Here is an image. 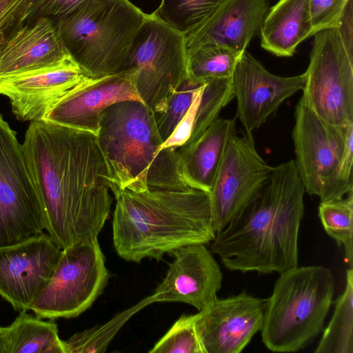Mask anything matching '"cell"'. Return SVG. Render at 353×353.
I'll list each match as a JSON object with an SVG mask.
<instances>
[{
  "mask_svg": "<svg viewBox=\"0 0 353 353\" xmlns=\"http://www.w3.org/2000/svg\"><path fill=\"white\" fill-rule=\"evenodd\" d=\"M23 149L44 205L46 230L61 250L97 238L112 203L97 135L31 121Z\"/></svg>",
  "mask_w": 353,
  "mask_h": 353,
  "instance_id": "6da1fadb",
  "label": "cell"
},
{
  "mask_svg": "<svg viewBox=\"0 0 353 353\" xmlns=\"http://www.w3.org/2000/svg\"><path fill=\"white\" fill-rule=\"evenodd\" d=\"M305 189L294 160L273 167L259 193L210 245L232 271L281 273L298 265Z\"/></svg>",
  "mask_w": 353,
  "mask_h": 353,
  "instance_id": "7a4b0ae2",
  "label": "cell"
},
{
  "mask_svg": "<svg viewBox=\"0 0 353 353\" xmlns=\"http://www.w3.org/2000/svg\"><path fill=\"white\" fill-rule=\"evenodd\" d=\"M110 190L115 199L113 244L125 261H159L176 249L207 244L215 237L209 192L192 188L142 192L114 187Z\"/></svg>",
  "mask_w": 353,
  "mask_h": 353,
  "instance_id": "3957f363",
  "label": "cell"
},
{
  "mask_svg": "<svg viewBox=\"0 0 353 353\" xmlns=\"http://www.w3.org/2000/svg\"><path fill=\"white\" fill-rule=\"evenodd\" d=\"M97 138L110 188L135 192L190 188L182 177L176 148L161 150L163 142L153 112L142 101H121L107 108Z\"/></svg>",
  "mask_w": 353,
  "mask_h": 353,
  "instance_id": "277c9868",
  "label": "cell"
},
{
  "mask_svg": "<svg viewBox=\"0 0 353 353\" xmlns=\"http://www.w3.org/2000/svg\"><path fill=\"white\" fill-rule=\"evenodd\" d=\"M335 280L322 265L296 266L280 273L266 299L262 341L276 352L305 348L324 329Z\"/></svg>",
  "mask_w": 353,
  "mask_h": 353,
  "instance_id": "5b68a950",
  "label": "cell"
},
{
  "mask_svg": "<svg viewBox=\"0 0 353 353\" xmlns=\"http://www.w3.org/2000/svg\"><path fill=\"white\" fill-rule=\"evenodd\" d=\"M145 16L129 0H90L54 21L72 59L99 78L121 72Z\"/></svg>",
  "mask_w": 353,
  "mask_h": 353,
  "instance_id": "8992f818",
  "label": "cell"
},
{
  "mask_svg": "<svg viewBox=\"0 0 353 353\" xmlns=\"http://www.w3.org/2000/svg\"><path fill=\"white\" fill-rule=\"evenodd\" d=\"M131 70L138 94L154 114L188 78L185 35L154 12L146 16L128 49L121 72Z\"/></svg>",
  "mask_w": 353,
  "mask_h": 353,
  "instance_id": "52a82bcc",
  "label": "cell"
},
{
  "mask_svg": "<svg viewBox=\"0 0 353 353\" xmlns=\"http://www.w3.org/2000/svg\"><path fill=\"white\" fill-rule=\"evenodd\" d=\"M105 259L97 238L61 250L50 281L29 310L41 319L53 320L84 312L108 283Z\"/></svg>",
  "mask_w": 353,
  "mask_h": 353,
  "instance_id": "ba28073f",
  "label": "cell"
},
{
  "mask_svg": "<svg viewBox=\"0 0 353 353\" xmlns=\"http://www.w3.org/2000/svg\"><path fill=\"white\" fill-rule=\"evenodd\" d=\"M44 205L22 144L0 114V247L46 228Z\"/></svg>",
  "mask_w": 353,
  "mask_h": 353,
  "instance_id": "9c48e42d",
  "label": "cell"
},
{
  "mask_svg": "<svg viewBox=\"0 0 353 353\" xmlns=\"http://www.w3.org/2000/svg\"><path fill=\"white\" fill-rule=\"evenodd\" d=\"M305 75L303 98L321 119L335 125L353 123V57L336 28L316 32Z\"/></svg>",
  "mask_w": 353,
  "mask_h": 353,
  "instance_id": "30bf717a",
  "label": "cell"
},
{
  "mask_svg": "<svg viewBox=\"0 0 353 353\" xmlns=\"http://www.w3.org/2000/svg\"><path fill=\"white\" fill-rule=\"evenodd\" d=\"M294 119V161L305 192L319 196L321 202L331 201L336 172L353 123L335 125L323 121L302 96L296 105Z\"/></svg>",
  "mask_w": 353,
  "mask_h": 353,
  "instance_id": "8fae6325",
  "label": "cell"
},
{
  "mask_svg": "<svg viewBox=\"0 0 353 353\" xmlns=\"http://www.w3.org/2000/svg\"><path fill=\"white\" fill-rule=\"evenodd\" d=\"M272 170L258 153L252 133L232 137L210 192L216 233L259 193Z\"/></svg>",
  "mask_w": 353,
  "mask_h": 353,
  "instance_id": "7c38bea8",
  "label": "cell"
},
{
  "mask_svg": "<svg viewBox=\"0 0 353 353\" xmlns=\"http://www.w3.org/2000/svg\"><path fill=\"white\" fill-rule=\"evenodd\" d=\"M97 79L86 74L70 56L54 65L1 77L0 94L9 99L19 120L40 121L60 101Z\"/></svg>",
  "mask_w": 353,
  "mask_h": 353,
  "instance_id": "4fadbf2b",
  "label": "cell"
},
{
  "mask_svg": "<svg viewBox=\"0 0 353 353\" xmlns=\"http://www.w3.org/2000/svg\"><path fill=\"white\" fill-rule=\"evenodd\" d=\"M61 252L45 232L0 247V296L15 311H30L50 281Z\"/></svg>",
  "mask_w": 353,
  "mask_h": 353,
  "instance_id": "5bb4252c",
  "label": "cell"
},
{
  "mask_svg": "<svg viewBox=\"0 0 353 353\" xmlns=\"http://www.w3.org/2000/svg\"><path fill=\"white\" fill-rule=\"evenodd\" d=\"M231 82L236 116L245 132L252 133L285 100L303 90L305 75L274 74L245 50L239 58Z\"/></svg>",
  "mask_w": 353,
  "mask_h": 353,
  "instance_id": "9a60e30c",
  "label": "cell"
},
{
  "mask_svg": "<svg viewBox=\"0 0 353 353\" xmlns=\"http://www.w3.org/2000/svg\"><path fill=\"white\" fill-rule=\"evenodd\" d=\"M266 299L242 292L216 297L196 314V327L205 353H239L263 327Z\"/></svg>",
  "mask_w": 353,
  "mask_h": 353,
  "instance_id": "2e32d148",
  "label": "cell"
},
{
  "mask_svg": "<svg viewBox=\"0 0 353 353\" xmlns=\"http://www.w3.org/2000/svg\"><path fill=\"white\" fill-rule=\"evenodd\" d=\"M174 260L152 294L154 302H181L199 311L216 297L223 273L205 244L183 246L170 253Z\"/></svg>",
  "mask_w": 353,
  "mask_h": 353,
  "instance_id": "e0dca14e",
  "label": "cell"
},
{
  "mask_svg": "<svg viewBox=\"0 0 353 353\" xmlns=\"http://www.w3.org/2000/svg\"><path fill=\"white\" fill-rule=\"evenodd\" d=\"M125 100L141 101L131 70L98 78L60 101L43 121L97 135L102 112L111 105Z\"/></svg>",
  "mask_w": 353,
  "mask_h": 353,
  "instance_id": "ac0fdd59",
  "label": "cell"
},
{
  "mask_svg": "<svg viewBox=\"0 0 353 353\" xmlns=\"http://www.w3.org/2000/svg\"><path fill=\"white\" fill-rule=\"evenodd\" d=\"M268 6L269 0H224L207 20L185 36L186 48L214 44L242 54L260 30Z\"/></svg>",
  "mask_w": 353,
  "mask_h": 353,
  "instance_id": "d6986e66",
  "label": "cell"
},
{
  "mask_svg": "<svg viewBox=\"0 0 353 353\" xmlns=\"http://www.w3.org/2000/svg\"><path fill=\"white\" fill-rule=\"evenodd\" d=\"M69 57L54 20L37 17L8 39L0 57V77L54 65Z\"/></svg>",
  "mask_w": 353,
  "mask_h": 353,
  "instance_id": "ffe728a7",
  "label": "cell"
},
{
  "mask_svg": "<svg viewBox=\"0 0 353 353\" xmlns=\"http://www.w3.org/2000/svg\"><path fill=\"white\" fill-rule=\"evenodd\" d=\"M236 119L219 117L194 143L176 148L182 177L188 186L210 192L232 137Z\"/></svg>",
  "mask_w": 353,
  "mask_h": 353,
  "instance_id": "44dd1931",
  "label": "cell"
},
{
  "mask_svg": "<svg viewBox=\"0 0 353 353\" xmlns=\"http://www.w3.org/2000/svg\"><path fill=\"white\" fill-rule=\"evenodd\" d=\"M310 0H279L260 28L261 46L279 57H292L297 46L313 36Z\"/></svg>",
  "mask_w": 353,
  "mask_h": 353,
  "instance_id": "7402d4cb",
  "label": "cell"
},
{
  "mask_svg": "<svg viewBox=\"0 0 353 353\" xmlns=\"http://www.w3.org/2000/svg\"><path fill=\"white\" fill-rule=\"evenodd\" d=\"M4 353H65L54 320L44 321L21 311L5 327Z\"/></svg>",
  "mask_w": 353,
  "mask_h": 353,
  "instance_id": "603a6c76",
  "label": "cell"
},
{
  "mask_svg": "<svg viewBox=\"0 0 353 353\" xmlns=\"http://www.w3.org/2000/svg\"><path fill=\"white\" fill-rule=\"evenodd\" d=\"M323 332L316 353H353V268L347 270L345 290Z\"/></svg>",
  "mask_w": 353,
  "mask_h": 353,
  "instance_id": "cb8c5ba5",
  "label": "cell"
},
{
  "mask_svg": "<svg viewBox=\"0 0 353 353\" xmlns=\"http://www.w3.org/2000/svg\"><path fill=\"white\" fill-rule=\"evenodd\" d=\"M241 54L214 44L187 48L188 78L199 81L231 78Z\"/></svg>",
  "mask_w": 353,
  "mask_h": 353,
  "instance_id": "d4e9b609",
  "label": "cell"
},
{
  "mask_svg": "<svg viewBox=\"0 0 353 353\" xmlns=\"http://www.w3.org/2000/svg\"><path fill=\"white\" fill-rule=\"evenodd\" d=\"M155 303L150 295L132 307L116 314L112 319L101 326L75 333L64 341L65 353H99L106 350L109 343L121 327L145 306Z\"/></svg>",
  "mask_w": 353,
  "mask_h": 353,
  "instance_id": "484cf974",
  "label": "cell"
},
{
  "mask_svg": "<svg viewBox=\"0 0 353 353\" xmlns=\"http://www.w3.org/2000/svg\"><path fill=\"white\" fill-rule=\"evenodd\" d=\"M319 217L327 234L343 248L346 262L353 268V192L320 202Z\"/></svg>",
  "mask_w": 353,
  "mask_h": 353,
  "instance_id": "4316f807",
  "label": "cell"
},
{
  "mask_svg": "<svg viewBox=\"0 0 353 353\" xmlns=\"http://www.w3.org/2000/svg\"><path fill=\"white\" fill-rule=\"evenodd\" d=\"M224 0H161L156 14L172 28L187 35L196 30Z\"/></svg>",
  "mask_w": 353,
  "mask_h": 353,
  "instance_id": "83f0119b",
  "label": "cell"
},
{
  "mask_svg": "<svg viewBox=\"0 0 353 353\" xmlns=\"http://www.w3.org/2000/svg\"><path fill=\"white\" fill-rule=\"evenodd\" d=\"M204 83L205 81L187 78L169 98L165 109L159 113H153L158 132L163 143L183 119Z\"/></svg>",
  "mask_w": 353,
  "mask_h": 353,
  "instance_id": "f1b7e54d",
  "label": "cell"
},
{
  "mask_svg": "<svg viewBox=\"0 0 353 353\" xmlns=\"http://www.w3.org/2000/svg\"><path fill=\"white\" fill-rule=\"evenodd\" d=\"M150 353H205L196 327V314L182 315Z\"/></svg>",
  "mask_w": 353,
  "mask_h": 353,
  "instance_id": "f546056e",
  "label": "cell"
},
{
  "mask_svg": "<svg viewBox=\"0 0 353 353\" xmlns=\"http://www.w3.org/2000/svg\"><path fill=\"white\" fill-rule=\"evenodd\" d=\"M31 0H0V57L9 37L26 23Z\"/></svg>",
  "mask_w": 353,
  "mask_h": 353,
  "instance_id": "4dcf8cb0",
  "label": "cell"
},
{
  "mask_svg": "<svg viewBox=\"0 0 353 353\" xmlns=\"http://www.w3.org/2000/svg\"><path fill=\"white\" fill-rule=\"evenodd\" d=\"M349 0H310L312 34L316 32L337 28Z\"/></svg>",
  "mask_w": 353,
  "mask_h": 353,
  "instance_id": "1f68e13d",
  "label": "cell"
},
{
  "mask_svg": "<svg viewBox=\"0 0 353 353\" xmlns=\"http://www.w3.org/2000/svg\"><path fill=\"white\" fill-rule=\"evenodd\" d=\"M88 1L90 0H31L26 23L40 17L56 20L73 12Z\"/></svg>",
  "mask_w": 353,
  "mask_h": 353,
  "instance_id": "d6a6232c",
  "label": "cell"
},
{
  "mask_svg": "<svg viewBox=\"0 0 353 353\" xmlns=\"http://www.w3.org/2000/svg\"><path fill=\"white\" fill-rule=\"evenodd\" d=\"M353 126L350 128L343 157L339 163L332 190V200L342 198L353 192Z\"/></svg>",
  "mask_w": 353,
  "mask_h": 353,
  "instance_id": "836d02e7",
  "label": "cell"
},
{
  "mask_svg": "<svg viewBox=\"0 0 353 353\" xmlns=\"http://www.w3.org/2000/svg\"><path fill=\"white\" fill-rule=\"evenodd\" d=\"M204 84L199 90L192 105L174 129V132L170 137L163 143L161 150L165 148H177L188 140L192 130L198 101Z\"/></svg>",
  "mask_w": 353,
  "mask_h": 353,
  "instance_id": "e575fe53",
  "label": "cell"
},
{
  "mask_svg": "<svg viewBox=\"0 0 353 353\" xmlns=\"http://www.w3.org/2000/svg\"><path fill=\"white\" fill-rule=\"evenodd\" d=\"M353 0H349L336 28L344 48L350 57H353Z\"/></svg>",
  "mask_w": 353,
  "mask_h": 353,
  "instance_id": "d590c367",
  "label": "cell"
},
{
  "mask_svg": "<svg viewBox=\"0 0 353 353\" xmlns=\"http://www.w3.org/2000/svg\"><path fill=\"white\" fill-rule=\"evenodd\" d=\"M5 339V327H2L0 325V353H4Z\"/></svg>",
  "mask_w": 353,
  "mask_h": 353,
  "instance_id": "8d00e7d4",
  "label": "cell"
}]
</instances>
